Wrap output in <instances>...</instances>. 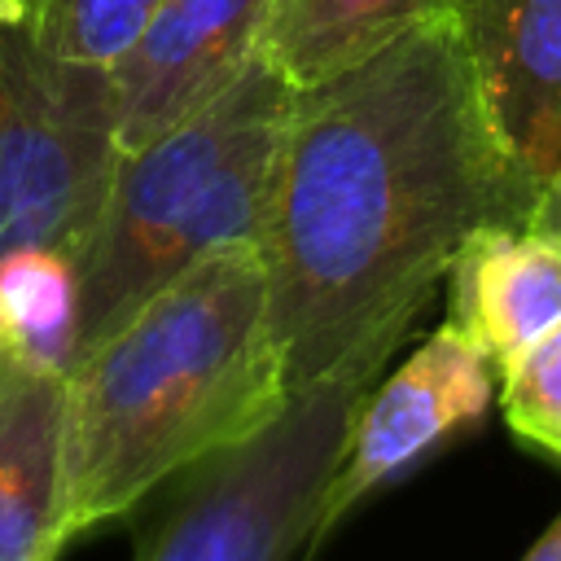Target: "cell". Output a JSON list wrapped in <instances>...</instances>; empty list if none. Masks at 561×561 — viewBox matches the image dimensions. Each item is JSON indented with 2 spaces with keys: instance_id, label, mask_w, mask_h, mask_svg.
<instances>
[{
  "instance_id": "obj_1",
  "label": "cell",
  "mask_w": 561,
  "mask_h": 561,
  "mask_svg": "<svg viewBox=\"0 0 561 561\" xmlns=\"http://www.w3.org/2000/svg\"><path fill=\"white\" fill-rule=\"evenodd\" d=\"M530 224L447 13L294 92L263 219L289 390L381 373L469 237Z\"/></svg>"
},
{
  "instance_id": "obj_2",
  "label": "cell",
  "mask_w": 561,
  "mask_h": 561,
  "mask_svg": "<svg viewBox=\"0 0 561 561\" xmlns=\"http://www.w3.org/2000/svg\"><path fill=\"white\" fill-rule=\"evenodd\" d=\"M259 241H232L66 373L70 539L127 517L206 456L245 443L289 403Z\"/></svg>"
},
{
  "instance_id": "obj_3",
  "label": "cell",
  "mask_w": 561,
  "mask_h": 561,
  "mask_svg": "<svg viewBox=\"0 0 561 561\" xmlns=\"http://www.w3.org/2000/svg\"><path fill=\"white\" fill-rule=\"evenodd\" d=\"M294 88L254 57L188 123L118 153L79 250L75 359L162 285L232 241H259Z\"/></svg>"
},
{
  "instance_id": "obj_4",
  "label": "cell",
  "mask_w": 561,
  "mask_h": 561,
  "mask_svg": "<svg viewBox=\"0 0 561 561\" xmlns=\"http://www.w3.org/2000/svg\"><path fill=\"white\" fill-rule=\"evenodd\" d=\"M373 381L377 373H337L302 386L272 425L184 469L131 561H298L320 539L324 495Z\"/></svg>"
},
{
  "instance_id": "obj_5",
  "label": "cell",
  "mask_w": 561,
  "mask_h": 561,
  "mask_svg": "<svg viewBox=\"0 0 561 561\" xmlns=\"http://www.w3.org/2000/svg\"><path fill=\"white\" fill-rule=\"evenodd\" d=\"M114 158L110 70L61 57L18 0H0V259H79Z\"/></svg>"
},
{
  "instance_id": "obj_6",
  "label": "cell",
  "mask_w": 561,
  "mask_h": 561,
  "mask_svg": "<svg viewBox=\"0 0 561 561\" xmlns=\"http://www.w3.org/2000/svg\"><path fill=\"white\" fill-rule=\"evenodd\" d=\"M267 0H158L136 39L105 66L114 149L131 153L202 114L259 57Z\"/></svg>"
},
{
  "instance_id": "obj_7",
  "label": "cell",
  "mask_w": 561,
  "mask_h": 561,
  "mask_svg": "<svg viewBox=\"0 0 561 561\" xmlns=\"http://www.w3.org/2000/svg\"><path fill=\"white\" fill-rule=\"evenodd\" d=\"M447 18L535 219L561 171V0H447Z\"/></svg>"
},
{
  "instance_id": "obj_8",
  "label": "cell",
  "mask_w": 561,
  "mask_h": 561,
  "mask_svg": "<svg viewBox=\"0 0 561 561\" xmlns=\"http://www.w3.org/2000/svg\"><path fill=\"white\" fill-rule=\"evenodd\" d=\"M495 390L491 359L451 324L430 333L377 390L355 408L342 465L324 495L320 535H329L364 495L408 473L456 430L473 425Z\"/></svg>"
},
{
  "instance_id": "obj_9",
  "label": "cell",
  "mask_w": 561,
  "mask_h": 561,
  "mask_svg": "<svg viewBox=\"0 0 561 561\" xmlns=\"http://www.w3.org/2000/svg\"><path fill=\"white\" fill-rule=\"evenodd\" d=\"M66 465V373L0 342V561L70 543Z\"/></svg>"
},
{
  "instance_id": "obj_10",
  "label": "cell",
  "mask_w": 561,
  "mask_h": 561,
  "mask_svg": "<svg viewBox=\"0 0 561 561\" xmlns=\"http://www.w3.org/2000/svg\"><path fill=\"white\" fill-rule=\"evenodd\" d=\"M447 324L495 373L561 324V241L535 224H495L460 245L447 267Z\"/></svg>"
},
{
  "instance_id": "obj_11",
  "label": "cell",
  "mask_w": 561,
  "mask_h": 561,
  "mask_svg": "<svg viewBox=\"0 0 561 561\" xmlns=\"http://www.w3.org/2000/svg\"><path fill=\"white\" fill-rule=\"evenodd\" d=\"M438 13H447V0H267L259 57L302 92Z\"/></svg>"
},
{
  "instance_id": "obj_12",
  "label": "cell",
  "mask_w": 561,
  "mask_h": 561,
  "mask_svg": "<svg viewBox=\"0 0 561 561\" xmlns=\"http://www.w3.org/2000/svg\"><path fill=\"white\" fill-rule=\"evenodd\" d=\"M79 333V259L22 250L0 259V342L70 373Z\"/></svg>"
},
{
  "instance_id": "obj_13",
  "label": "cell",
  "mask_w": 561,
  "mask_h": 561,
  "mask_svg": "<svg viewBox=\"0 0 561 561\" xmlns=\"http://www.w3.org/2000/svg\"><path fill=\"white\" fill-rule=\"evenodd\" d=\"M158 0H18L31 26L70 61L110 66L145 26Z\"/></svg>"
},
{
  "instance_id": "obj_14",
  "label": "cell",
  "mask_w": 561,
  "mask_h": 561,
  "mask_svg": "<svg viewBox=\"0 0 561 561\" xmlns=\"http://www.w3.org/2000/svg\"><path fill=\"white\" fill-rule=\"evenodd\" d=\"M500 408L513 434L561 460V324L500 373Z\"/></svg>"
},
{
  "instance_id": "obj_15",
  "label": "cell",
  "mask_w": 561,
  "mask_h": 561,
  "mask_svg": "<svg viewBox=\"0 0 561 561\" xmlns=\"http://www.w3.org/2000/svg\"><path fill=\"white\" fill-rule=\"evenodd\" d=\"M535 228H543V232H552L557 241H561V171H557V180H552V188L543 193V202H539V210H535V219H530Z\"/></svg>"
},
{
  "instance_id": "obj_16",
  "label": "cell",
  "mask_w": 561,
  "mask_h": 561,
  "mask_svg": "<svg viewBox=\"0 0 561 561\" xmlns=\"http://www.w3.org/2000/svg\"><path fill=\"white\" fill-rule=\"evenodd\" d=\"M522 561H561V513L552 517V526L530 543V552Z\"/></svg>"
}]
</instances>
